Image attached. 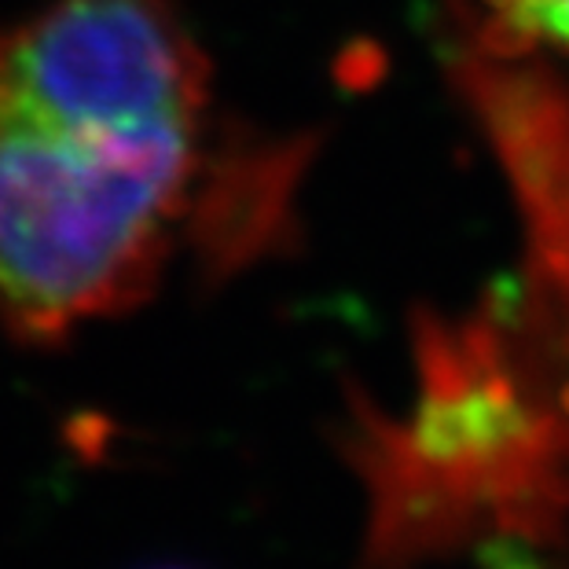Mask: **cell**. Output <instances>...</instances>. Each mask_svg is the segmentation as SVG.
<instances>
[{
  "instance_id": "obj_1",
  "label": "cell",
  "mask_w": 569,
  "mask_h": 569,
  "mask_svg": "<svg viewBox=\"0 0 569 569\" xmlns=\"http://www.w3.org/2000/svg\"><path fill=\"white\" fill-rule=\"evenodd\" d=\"M206 137H107L0 114V320L52 346L140 306L196 210Z\"/></svg>"
},
{
  "instance_id": "obj_2",
  "label": "cell",
  "mask_w": 569,
  "mask_h": 569,
  "mask_svg": "<svg viewBox=\"0 0 569 569\" xmlns=\"http://www.w3.org/2000/svg\"><path fill=\"white\" fill-rule=\"evenodd\" d=\"M0 114L107 137H206L210 67L173 0H48L0 27Z\"/></svg>"
},
{
  "instance_id": "obj_3",
  "label": "cell",
  "mask_w": 569,
  "mask_h": 569,
  "mask_svg": "<svg viewBox=\"0 0 569 569\" xmlns=\"http://www.w3.org/2000/svg\"><path fill=\"white\" fill-rule=\"evenodd\" d=\"M478 8L492 48L529 52L555 48L569 56V0H470Z\"/></svg>"
},
{
  "instance_id": "obj_4",
  "label": "cell",
  "mask_w": 569,
  "mask_h": 569,
  "mask_svg": "<svg viewBox=\"0 0 569 569\" xmlns=\"http://www.w3.org/2000/svg\"><path fill=\"white\" fill-rule=\"evenodd\" d=\"M486 569H559V566H551L537 548H529V543H515V540H507V543H496L492 555L486 559Z\"/></svg>"
}]
</instances>
